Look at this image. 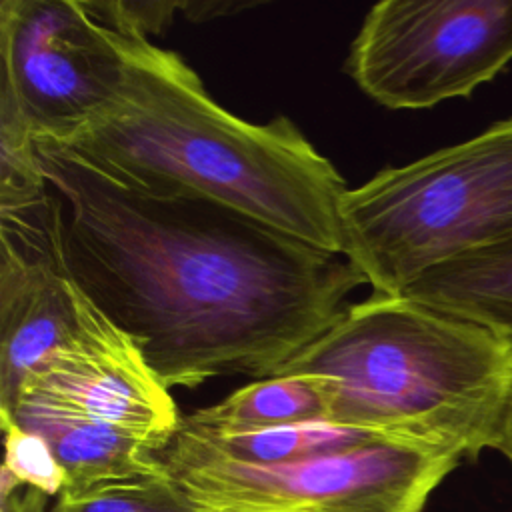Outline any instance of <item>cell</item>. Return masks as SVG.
Returning <instances> with one entry per match:
<instances>
[{
	"label": "cell",
	"instance_id": "15",
	"mask_svg": "<svg viewBox=\"0 0 512 512\" xmlns=\"http://www.w3.org/2000/svg\"><path fill=\"white\" fill-rule=\"evenodd\" d=\"M2 430L6 446L2 472L40 498L60 496L66 490V474L46 440L14 422H2Z\"/></svg>",
	"mask_w": 512,
	"mask_h": 512
},
{
	"label": "cell",
	"instance_id": "18",
	"mask_svg": "<svg viewBox=\"0 0 512 512\" xmlns=\"http://www.w3.org/2000/svg\"><path fill=\"white\" fill-rule=\"evenodd\" d=\"M2 512H30V508L26 506L24 496L16 490H12L10 494L2 496Z\"/></svg>",
	"mask_w": 512,
	"mask_h": 512
},
{
	"label": "cell",
	"instance_id": "2",
	"mask_svg": "<svg viewBox=\"0 0 512 512\" xmlns=\"http://www.w3.org/2000/svg\"><path fill=\"white\" fill-rule=\"evenodd\" d=\"M118 44V94L58 144L128 186L206 198L342 254L348 186L290 118L248 122L222 108L176 52L140 36L118 34Z\"/></svg>",
	"mask_w": 512,
	"mask_h": 512
},
{
	"label": "cell",
	"instance_id": "1",
	"mask_svg": "<svg viewBox=\"0 0 512 512\" xmlns=\"http://www.w3.org/2000/svg\"><path fill=\"white\" fill-rule=\"evenodd\" d=\"M68 276L170 388L274 376L366 284L342 254L230 206L128 186L34 140Z\"/></svg>",
	"mask_w": 512,
	"mask_h": 512
},
{
	"label": "cell",
	"instance_id": "17",
	"mask_svg": "<svg viewBox=\"0 0 512 512\" xmlns=\"http://www.w3.org/2000/svg\"><path fill=\"white\" fill-rule=\"evenodd\" d=\"M494 450L502 452L512 462V392L508 396V404H506V410L502 416V424H500V432H498Z\"/></svg>",
	"mask_w": 512,
	"mask_h": 512
},
{
	"label": "cell",
	"instance_id": "11",
	"mask_svg": "<svg viewBox=\"0 0 512 512\" xmlns=\"http://www.w3.org/2000/svg\"><path fill=\"white\" fill-rule=\"evenodd\" d=\"M404 296L512 340V240L426 272Z\"/></svg>",
	"mask_w": 512,
	"mask_h": 512
},
{
	"label": "cell",
	"instance_id": "14",
	"mask_svg": "<svg viewBox=\"0 0 512 512\" xmlns=\"http://www.w3.org/2000/svg\"><path fill=\"white\" fill-rule=\"evenodd\" d=\"M48 512H198L164 470L80 492H62Z\"/></svg>",
	"mask_w": 512,
	"mask_h": 512
},
{
	"label": "cell",
	"instance_id": "5",
	"mask_svg": "<svg viewBox=\"0 0 512 512\" xmlns=\"http://www.w3.org/2000/svg\"><path fill=\"white\" fill-rule=\"evenodd\" d=\"M160 458L198 512H424L462 462L398 438L282 464Z\"/></svg>",
	"mask_w": 512,
	"mask_h": 512
},
{
	"label": "cell",
	"instance_id": "10",
	"mask_svg": "<svg viewBox=\"0 0 512 512\" xmlns=\"http://www.w3.org/2000/svg\"><path fill=\"white\" fill-rule=\"evenodd\" d=\"M20 428L46 440L66 474L64 492H80L94 486L132 480L164 470L162 450L124 430L50 416H12Z\"/></svg>",
	"mask_w": 512,
	"mask_h": 512
},
{
	"label": "cell",
	"instance_id": "3",
	"mask_svg": "<svg viewBox=\"0 0 512 512\" xmlns=\"http://www.w3.org/2000/svg\"><path fill=\"white\" fill-rule=\"evenodd\" d=\"M276 374H312L328 422L476 460L512 392V340L404 294L372 292Z\"/></svg>",
	"mask_w": 512,
	"mask_h": 512
},
{
	"label": "cell",
	"instance_id": "7",
	"mask_svg": "<svg viewBox=\"0 0 512 512\" xmlns=\"http://www.w3.org/2000/svg\"><path fill=\"white\" fill-rule=\"evenodd\" d=\"M0 62V108L34 140H68L124 80L118 34L74 0H2Z\"/></svg>",
	"mask_w": 512,
	"mask_h": 512
},
{
	"label": "cell",
	"instance_id": "6",
	"mask_svg": "<svg viewBox=\"0 0 512 512\" xmlns=\"http://www.w3.org/2000/svg\"><path fill=\"white\" fill-rule=\"evenodd\" d=\"M512 62V0H382L344 62L356 86L390 110L470 98Z\"/></svg>",
	"mask_w": 512,
	"mask_h": 512
},
{
	"label": "cell",
	"instance_id": "12",
	"mask_svg": "<svg viewBox=\"0 0 512 512\" xmlns=\"http://www.w3.org/2000/svg\"><path fill=\"white\" fill-rule=\"evenodd\" d=\"M376 438H388L328 420L288 424L264 430L212 434L180 424L162 454L176 458H216L242 464H282L346 450Z\"/></svg>",
	"mask_w": 512,
	"mask_h": 512
},
{
	"label": "cell",
	"instance_id": "4",
	"mask_svg": "<svg viewBox=\"0 0 512 512\" xmlns=\"http://www.w3.org/2000/svg\"><path fill=\"white\" fill-rule=\"evenodd\" d=\"M342 256L372 292L404 294L426 272L512 240V116L340 200Z\"/></svg>",
	"mask_w": 512,
	"mask_h": 512
},
{
	"label": "cell",
	"instance_id": "8",
	"mask_svg": "<svg viewBox=\"0 0 512 512\" xmlns=\"http://www.w3.org/2000/svg\"><path fill=\"white\" fill-rule=\"evenodd\" d=\"M12 416L110 426L136 434L162 452L182 424L170 390L148 368L136 344L86 294L78 334L24 378L14 408L0 414Z\"/></svg>",
	"mask_w": 512,
	"mask_h": 512
},
{
	"label": "cell",
	"instance_id": "9",
	"mask_svg": "<svg viewBox=\"0 0 512 512\" xmlns=\"http://www.w3.org/2000/svg\"><path fill=\"white\" fill-rule=\"evenodd\" d=\"M82 290L68 276L54 194L0 204V414L24 378L80 326Z\"/></svg>",
	"mask_w": 512,
	"mask_h": 512
},
{
	"label": "cell",
	"instance_id": "13",
	"mask_svg": "<svg viewBox=\"0 0 512 512\" xmlns=\"http://www.w3.org/2000/svg\"><path fill=\"white\" fill-rule=\"evenodd\" d=\"M328 392L312 374H274L234 390L218 404L200 408L182 424L200 432L234 434L328 420Z\"/></svg>",
	"mask_w": 512,
	"mask_h": 512
},
{
	"label": "cell",
	"instance_id": "16",
	"mask_svg": "<svg viewBox=\"0 0 512 512\" xmlns=\"http://www.w3.org/2000/svg\"><path fill=\"white\" fill-rule=\"evenodd\" d=\"M182 2H84L86 10L106 28L124 34L148 38L160 34L180 10ZM150 40V38H148Z\"/></svg>",
	"mask_w": 512,
	"mask_h": 512
}]
</instances>
